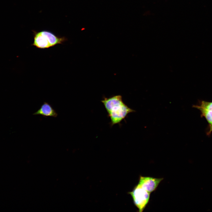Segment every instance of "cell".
<instances>
[{
    "instance_id": "1",
    "label": "cell",
    "mask_w": 212,
    "mask_h": 212,
    "mask_svg": "<svg viewBox=\"0 0 212 212\" xmlns=\"http://www.w3.org/2000/svg\"><path fill=\"white\" fill-rule=\"evenodd\" d=\"M111 120L110 125L120 124L128 115L135 111L129 108L123 102L120 95L109 98L105 97L101 100Z\"/></svg>"
},
{
    "instance_id": "2",
    "label": "cell",
    "mask_w": 212,
    "mask_h": 212,
    "mask_svg": "<svg viewBox=\"0 0 212 212\" xmlns=\"http://www.w3.org/2000/svg\"><path fill=\"white\" fill-rule=\"evenodd\" d=\"M31 45L41 49H47L63 43L67 40L64 37H59L47 31L35 32Z\"/></svg>"
},
{
    "instance_id": "3",
    "label": "cell",
    "mask_w": 212,
    "mask_h": 212,
    "mask_svg": "<svg viewBox=\"0 0 212 212\" xmlns=\"http://www.w3.org/2000/svg\"><path fill=\"white\" fill-rule=\"evenodd\" d=\"M129 194L132 197L134 205L138 208V211L143 212L149 203L150 193L138 184Z\"/></svg>"
},
{
    "instance_id": "4",
    "label": "cell",
    "mask_w": 212,
    "mask_h": 212,
    "mask_svg": "<svg viewBox=\"0 0 212 212\" xmlns=\"http://www.w3.org/2000/svg\"><path fill=\"white\" fill-rule=\"evenodd\" d=\"M163 179L140 175L138 184L143 189L151 193L156 190Z\"/></svg>"
},
{
    "instance_id": "5",
    "label": "cell",
    "mask_w": 212,
    "mask_h": 212,
    "mask_svg": "<svg viewBox=\"0 0 212 212\" xmlns=\"http://www.w3.org/2000/svg\"><path fill=\"white\" fill-rule=\"evenodd\" d=\"M193 107L200 111L201 116L205 118L209 125L212 124V102L202 101L198 105H194Z\"/></svg>"
},
{
    "instance_id": "6",
    "label": "cell",
    "mask_w": 212,
    "mask_h": 212,
    "mask_svg": "<svg viewBox=\"0 0 212 212\" xmlns=\"http://www.w3.org/2000/svg\"><path fill=\"white\" fill-rule=\"evenodd\" d=\"M34 115H40L45 117H57L58 114L52 106L48 103L44 102L40 107L33 114Z\"/></svg>"
}]
</instances>
